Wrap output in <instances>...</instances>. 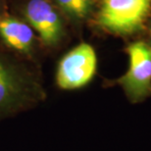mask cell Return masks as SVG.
Segmentation results:
<instances>
[{
	"label": "cell",
	"instance_id": "cell-1",
	"mask_svg": "<svg viewBox=\"0 0 151 151\" xmlns=\"http://www.w3.org/2000/svg\"><path fill=\"white\" fill-rule=\"evenodd\" d=\"M34 63L0 47V117L29 109L46 92Z\"/></svg>",
	"mask_w": 151,
	"mask_h": 151
},
{
	"label": "cell",
	"instance_id": "cell-2",
	"mask_svg": "<svg viewBox=\"0 0 151 151\" xmlns=\"http://www.w3.org/2000/svg\"><path fill=\"white\" fill-rule=\"evenodd\" d=\"M151 15V0H97L90 24L113 37H140Z\"/></svg>",
	"mask_w": 151,
	"mask_h": 151
},
{
	"label": "cell",
	"instance_id": "cell-3",
	"mask_svg": "<svg viewBox=\"0 0 151 151\" xmlns=\"http://www.w3.org/2000/svg\"><path fill=\"white\" fill-rule=\"evenodd\" d=\"M17 12L35 31L42 48L54 51L67 41L69 25L51 0H21Z\"/></svg>",
	"mask_w": 151,
	"mask_h": 151
},
{
	"label": "cell",
	"instance_id": "cell-4",
	"mask_svg": "<svg viewBox=\"0 0 151 151\" xmlns=\"http://www.w3.org/2000/svg\"><path fill=\"white\" fill-rule=\"evenodd\" d=\"M125 52L129 57L128 70L108 86H119L132 104L141 103L151 96V47L141 37L128 42Z\"/></svg>",
	"mask_w": 151,
	"mask_h": 151
},
{
	"label": "cell",
	"instance_id": "cell-5",
	"mask_svg": "<svg viewBox=\"0 0 151 151\" xmlns=\"http://www.w3.org/2000/svg\"><path fill=\"white\" fill-rule=\"evenodd\" d=\"M97 54L87 42H81L60 59L55 81L62 90H77L86 86L97 72Z\"/></svg>",
	"mask_w": 151,
	"mask_h": 151
},
{
	"label": "cell",
	"instance_id": "cell-6",
	"mask_svg": "<svg viewBox=\"0 0 151 151\" xmlns=\"http://www.w3.org/2000/svg\"><path fill=\"white\" fill-rule=\"evenodd\" d=\"M0 41L3 46L32 63L39 43L32 28L18 15L7 14L0 21Z\"/></svg>",
	"mask_w": 151,
	"mask_h": 151
},
{
	"label": "cell",
	"instance_id": "cell-7",
	"mask_svg": "<svg viewBox=\"0 0 151 151\" xmlns=\"http://www.w3.org/2000/svg\"><path fill=\"white\" fill-rule=\"evenodd\" d=\"M67 21L69 27L81 29L90 24L97 0H51Z\"/></svg>",
	"mask_w": 151,
	"mask_h": 151
},
{
	"label": "cell",
	"instance_id": "cell-8",
	"mask_svg": "<svg viewBox=\"0 0 151 151\" xmlns=\"http://www.w3.org/2000/svg\"><path fill=\"white\" fill-rule=\"evenodd\" d=\"M141 38L144 39L151 47V15L145 24L144 29H143L142 34H141Z\"/></svg>",
	"mask_w": 151,
	"mask_h": 151
},
{
	"label": "cell",
	"instance_id": "cell-9",
	"mask_svg": "<svg viewBox=\"0 0 151 151\" xmlns=\"http://www.w3.org/2000/svg\"><path fill=\"white\" fill-rule=\"evenodd\" d=\"M7 13V5H6L5 0H0V21L4 16H6Z\"/></svg>",
	"mask_w": 151,
	"mask_h": 151
}]
</instances>
